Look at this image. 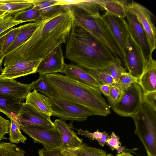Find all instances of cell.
I'll return each mask as SVG.
<instances>
[{
    "instance_id": "cell-41",
    "label": "cell",
    "mask_w": 156,
    "mask_h": 156,
    "mask_svg": "<svg viewBox=\"0 0 156 156\" xmlns=\"http://www.w3.org/2000/svg\"><path fill=\"white\" fill-rule=\"evenodd\" d=\"M156 90L146 93L143 92L142 101L156 111Z\"/></svg>"
},
{
    "instance_id": "cell-14",
    "label": "cell",
    "mask_w": 156,
    "mask_h": 156,
    "mask_svg": "<svg viewBox=\"0 0 156 156\" xmlns=\"http://www.w3.org/2000/svg\"><path fill=\"white\" fill-rule=\"evenodd\" d=\"M65 64L60 45L42 59L38 67L37 72L39 73V77L49 74L63 73Z\"/></svg>"
},
{
    "instance_id": "cell-47",
    "label": "cell",
    "mask_w": 156,
    "mask_h": 156,
    "mask_svg": "<svg viewBox=\"0 0 156 156\" xmlns=\"http://www.w3.org/2000/svg\"><path fill=\"white\" fill-rule=\"evenodd\" d=\"M113 156V155H112L111 154H106V155H103V156Z\"/></svg>"
},
{
    "instance_id": "cell-15",
    "label": "cell",
    "mask_w": 156,
    "mask_h": 156,
    "mask_svg": "<svg viewBox=\"0 0 156 156\" xmlns=\"http://www.w3.org/2000/svg\"><path fill=\"white\" fill-rule=\"evenodd\" d=\"M102 16L123 57L125 55L126 21L124 19H119L106 12Z\"/></svg>"
},
{
    "instance_id": "cell-4",
    "label": "cell",
    "mask_w": 156,
    "mask_h": 156,
    "mask_svg": "<svg viewBox=\"0 0 156 156\" xmlns=\"http://www.w3.org/2000/svg\"><path fill=\"white\" fill-rule=\"evenodd\" d=\"M134 133L143 144L148 156H156V111L143 102L132 116Z\"/></svg>"
},
{
    "instance_id": "cell-3",
    "label": "cell",
    "mask_w": 156,
    "mask_h": 156,
    "mask_svg": "<svg viewBox=\"0 0 156 156\" xmlns=\"http://www.w3.org/2000/svg\"><path fill=\"white\" fill-rule=\"evenodd\" d=\"M53 92L52 97L80 105L94 115L107 116L110 107L98 89L58 73L44 76Z\"/></svg>"
},
{
    "instance_id": "cell-22",
    "label": "cell",
    "mask_w": 156,
    "mask_h": 156,
    "mask_svg": "<svg viewBox=\"0 0 156 156\" xmlns=\"http://www.w3.org/2000/svg\"><path fill=\"white\" fill-rule=\"evenodd\" d=\"M42 21L30 23L20 26V29L15 39L4 54V57L27 41L32 35Z\"/></svg>"
},
{
    "instance_id": "cell-33",
    "label": "cell",
    "mask_w": 156,
    "mask_h": 156,
    "mask_svg": "<svg viewBox=\"0 0 156 156\" xmlns=\"http://www.w3.org/2000/svg\"><path fill=\"white\" fill-rule=\"evenodd\" d=\"M104 70L113 78L115 83L118 82L122 74L126 71L118 57H116L114 62Z\"/></svg>"
},
{
    "instance_id": "cell-30",
    "label": "cell",
    "mask_w": 156,
    "mask_h": 156,
    "mask_svg": "<svg viewBox=\"0 0 156 156\" xmlns=\"http://www.w3.org/2000/svg\"><path fill=\"white\" fill-rule=\"evenodd\" d=\"M75 129L77 131L78 134L85 136L90 140L97 141L102 147H103L106 144L107 140L110 137L106 132H99L98 129L93 133H91L87 130L84 131L81 129Z\"/></svg>"
},
{
    "instance_id": "cell-44",
    "label": "cell",
    "mask_w": 156,
    "mask_h": 156,
    "mask_svg": "<svg viewBox=\"0 0 156 156\" xmlns=\"http://www.w3.org/2000/svg\"><path fill=\"white\" fill-rule=\"evenodd\" d=\"M110 85L107 84H101L98 89L101 93L107 98L109 96Z\"/></svg>"
},
{
    "instance_id": "cell-45",
    "label": "cell",
    "mask_w": 156,
    "mask_h": 156,
    "mask_svg": "<svg viewBox=\"0 0 156 156\" xmlns=\"http://www.w3.org/2000/svg\"><path fill=\"white\" fill-rule=\"evenodd\" d=\"M116 156H133L128 152H124L122 153L117 154Z\"/></svg>"
},
{
    "instance_id": "cell-25",
    "label": "cell",
    "mask_w": 156,
    "mask_h": 156,
    "mask_svg": "<svg viewBox=\"0 0 156 156\" xmlns=\"http://www.w3.org/2000/svg\"><path fill=\"white\" fill-rule=\"evenodd\" d=\"M33 5L32 0H0V11L14 16L31 8Z\"/></svg>"
},
{
    "instance_id": "cell-21",
    "label": "cell",
    "mask_w": 156,
    "mask_h": 156,
    "mask_svg": "<svg viewBox=\"0 0 156 156\" xmlns=\"http://www.w3.org/2000/svg\"><path fill=\"white\" fill-rule=\"evenodd\" d=\"M25 102L37 111L50 116H52L51 101L49 97L35 90L29 92Z\"/></svg>"
},
{
    "instance_id": "cell-17",
    "label": "cell",
    "mask_w": 156,
    "mask_h": 156,
    "mask_svg": "<svg viewBox=\"0 0 156 156\" xmlns=\"http://www.w3.org/2000/svg\"><path fill=\"white\" fill-rule=\"evenodd\" d=\"M54 123L59 132L62 147L73 150L78 148L83 143L82 139L77 136L65 121L56 119Z\"/></svg>"
},
{
    "instance_id": "cell-35",
    "label": "cell",
    "mask_w": 156,
    "mask_h": 156,
    "mask_svg": "<svg viewBox=\"0 0 156 156\" xmlns=\"http://www.w3.org/2000/svg\"><path fill=\"white\" fill-rule=\"evenodd\" d=\"M23 23L15 20L13 16L6 13L0 17V34L14 26Z\"/></svg>"
},
{
    "instance_id": "cell-46",
    "label": "cell",
    "mask_w": 156,
    "mask_h": 156,
    "mask_svg": "<svg viewBox=\"0 0 156 156\" xmlns=\"http://www.w3.org/2000/svg\"><path fill=\"white\" fill-rule=\"evenodd\" d=\"M7 13V12H6L0 11V17L3 16Z\"/></svg>"
},
{
    "instance_id": "cell-16",
    "label": "cell",
    "mask_w": 156,
    "mask_h": 156,
    "mask_svg": "<svg viewBox=\"0 0 156 156\" xmlns=\"http://www.w3.org/2000/svg\"><path fill=\"white\" fill-rule=\"evenodd\" d=\"M32 90L31 84L21 83L13 79L0 77V95L14 97L23 101Z\"/></svg>"
},
{
    "instance_id": "cell-31",
    "label": "cell",
    "mask_w": 156,
    "mask_h": 156,
    "mask_svg": "<svg viewBox=\"0 0 156 156\" xmlns=\"http://www.w3.org/2000/svg\"><path fill=\"white\" fill-rule=\"evenodd\" d=\"M72 151L76 156H102L106 154L103 150L89 146L83 143L78 148Z\"/></svg>"
},
{
    "instance_id": "cell-28",
    "label": "cell",
    "mask_w": 156,
    "mask_h": 156,
    "mask_svg": "<svg viewBox=\"0 0 156 156\" xmlns=\"http://www.w3.org/2000/svg\"><path fill=\"white\" fill-rule=\"evenodd\" d=\"M10 119L9 128V140L12 143H24L27 138L21 133L20 126L17 121L13 118Z\"/></svg>"
},
{
    "instance_id": "cell-18",
    "label": "cell",
    "mask_w": 156,
    "mask_h": 156,
    "mask_svg": "<svg viewBox=\"0 0 156 156\" xmlns=\"http://www.w3.org/2000/svg\"><path fill=\"white\" fill-rule=\"evenodd\" d=\"M156 61L151 56L147 60L144 71L137 83L143 92L156 90Z\"/></svg>"
},
{
    "instance_id": "cell-40",
    "label": "cell",
    "mask_w": 156,
    "mask_h": 156,
    "mask_svg": "<svg viewBox=\"0 0 156 156\" xmlns=\"http://www.w3.org/2000/svg\"><path fill=\"white\" fill-rule=\"evenodd\" d=\"M20 28V26L11 28L9 30L5 35L4 42L3 48V54L14 41Z\"/></svg>"
},
{
    "instance_id": "cell-7",
    "label": "cell",
    "mask_w": 156,
    "mask_h": 156,
    "mask_svg": "<svg viewBox=\"0 0 156 156\" xmlns=\"http://www.w3.org/2000/svg\"><path fill=\"white\" fill-rule=\"evenodd\" d=\"M49 98L51 101L52 116L58 117L63 121L82 122L89 116L94 115L89 110L80 105Z\"/></svg>"
},
{
    "instance_id": "cell-19",
    "label": "cell",
    "mask_w": 156,
    "mask_h": 156,
    "mask_svg": "<svg viewBox=\"0 0 156 156\" xmlns=\"http://www.w3.org/2000/svg\"><path fill=\"white\" fill-rule=\"evenodd\" d=\"M63 73L68 77L98 89L101 84L88 71L77 65L65 64Z\"/></svg>"
},
{
    "instance_id": "cell-26",
    "label": "cell",
    "mask_w": 156,
    "mask_h": 156,
    "mask_svg": "<svg viewBox=\"0 0 156 156\" xmlns=\"http://www.w3.org/2000/svg\"><path fill=\"white\" fill-rule=\"evenodd\" d=\"M33 7L47 18L58 12L63 6L57 5V0H32Z\"/></svg>"
},
{
    "instance_id": "cell-13",
    "label": "cell",
    "mask_w": 156,
    "mask_h": 156,
    "mask_svg": "<svg viewBox=\"0 0 156 156\" xmlns=\"http://www.w3.org/2000/svg\"><path fill=\"white\" fill-rule=\"evenodd\" d=\"M126 23L130 33L140 47L147 61L151 54L149 44L145 31L136 16L126 10Z\"/></svg>"
},
{
    "instance_id": "cell-8",
    "label": "cell",
    "mask_w": 156,
    "mask_h": 156,
    "mask_svg": "<svg viewBox=\"0 0 156 156\" xmlns=\"http://www.w3.org/2000/svg\"><path fill=\"white\" fill-rule=\"evenodd\" d=\"M143 91L139 84H132L123 90L117 103L112 107L116 114L123 117H130L137 112L142 101Z\"/></svg>"
},
{
    "instance_id": "cell-11",
    "label": "cell",
    "mask_w": 156,
    "mask_h": 156,
    "mask_svg": "<svg viewBox=\"0 0 156 156\" xmlns=\"http://www.w3.org/2000/svg\"><path fill=\"white\" fill-rule=\"evenodd\" d=\"M20 129L32 138L34 143L42 144L45 149L62 147L60 136L56 128L43 129L20 126Z\"/></svg>"
},
{
    "instance_id": "cell-9",
    "label": "cell",
    "mask_w": 156,
    "mask_h": 156,
    "mask_svg": "<svg viewBox=\"0 0 156 156\" xmlns=\"http://www.w3.org/2000/svg\"><path fill=\"white\" fill-rule=\"evenodd\" d=\"M16 120L21 126L39 129L55 128L51 116L40 112L30 105L22 102Z\"/></svg>"
},
{
    "instance_id": "cell-12",
    "label": "cell",
    "mask_w": 156,
    "mask_h": 156,
    "mask_svg": "<svg viewBox=\"0 0 156 156\" xmlns=\"http://www.w3.org/2000/svg\"><path fill=\"white\" fill-rule=\"evenodd\" d=\"M42 60L21 59L16 61L4 67L0 77L14 79L35 73Z\"/></svg>"
},
{
    "instance_id": "cell-1",
    "label": "cell",
    "mask_w": 156,
    "mask_h": 156,
    "mask_svg": "<svg viewBox=\"0 0 156 156\" xmlns=\"http://www.w3.org/2000/svg\"><path fill=\"white\" fill-rule=\"evenodd\" d=\"M42 20L30 37L5 57L4 67L21 59H43L57 47L65 44L73 21L67 6Z\"/></svg>"
},
{
    "instance_id": "cell-29",
    "label": "cell",
    "mask_w": 156,
    "mask_h": 156,
    "mask_svg": "<svg viewBox=\"0 0 156 156\" xmlns=\"http://www.w3.org/2000/svg\"><path fill=\"white\" fill-rule=\"evenodd\" d=\"M25 151L16 144L10 143H0V156H25Z\"/></svg>"
},
{
    "instance_id": "cell-20",
    "label": "cell",
    "mask_w": 156,
    "mask_h": 156,
    "mask_svg": "<svg viewBox=\"0 0 156 156\" xmlns=\"http://www.w3.org/2000/svg\"><path fill=\"white\" fill-rule=\"evenodd\" d=\"M57 1V5L74 7L81 10L87 16L90 18H93L102 16L99 12L100 6L96 0Z\"/></svg>"
},
{
    "instance_id": "cell-34",
    "label": "cell",
    "mask_w": 156,
    "mask_h": 156,
    "mask_svg": "<svg viewBox=\"0 0 156 156\" xmlns=\"http://www.w3.org/2000/svg\"><path fill=\"white\" fill-rule=\"evenodd\" d=\"M38 153L39 156H76L73 151L62 147L51 149H41Z\"/></svg>"
},
{
    "instance_id": "cell-39",
    "label": "cell",
    "mask_w": 156,
    "mask_h": 156,
    "mask_svg": "<svg viewBox=\"0 0 156 156\" xmlns=\"http://www.w3.org/2000/svg\"><path fill=\"white\" fill-rule=\"evenodd\" d=\"M139 79V78L134 77L129 72L125 71L122 74L119 81L117 83L124 90L128 87L133 83H138Z\"/></svg>"
},
{
    "instance_id": "cell-24",
    "label": "cell",
    "mask_w": 156,
    "mask_h": 156,
    "mask_svg": "<svg viewBox=\"0 0 156 156\" xmlns=\"http://www.w3.org/2000/svg\"><path fill=\"white\" fill-rule=\"evenodd\" d=\"M21 104V101L14 97L0 95V111L10 119H16Z\"/></svg>"
},
{
    "instance_id": "cell-32",
    "label": "cell",
    "mask_w": 156,
    "mask_h": 156,
    "mask_svg": "<svg viewBox=\"0 0 156 156\" xmlns=\"http://www.w3.org/2000/svg\"><path fill=\"white\" fill-rule=\"evenodd\" d=\"M30 84L32 90L41 92L49 97H53V91L44 76L39 77L37 80L33 81Z\"/></svg>"
},
{
    "instance_id": "cell-37",
    "label": "cell",
    "mask_w": 156,
    "mask_h": 156,
    "mask_svg": "<svg viewBox=\"0 0 156 156\" xmlns=\"http://www.w3.org/2000/svg\"><path fill=\"white\" fill-rule=\"evenodd\" d=\"M123 90L117 83L111 85L109 96L107 98L111 107L115 106L118 102L122 96Z\"/></svg>"
},
{
    "instance_id": "cell-10",
    "label": "cell",
    "mask_w": 156,
    "mask_h": 156,
    "mask_svg": "<svg viewBox=\"0 0 156 156\" xmlns=\"http://www.w3.org/2000/svg\"><path fill=\"white\" fill-rule=\"evenodd\" d=\"M126 10L134 14L141 23L146 33L152 55L156 48V28L152 20V13L140 4L134 1L128 2Z\"/></svg>"
},
{
    "instance_id": "cell-27",
    "label": "cell",
    "mask_w": 156,
    "mask_h": 156,
    "mask_svg": "<svg viewBox=\"0 0 156 156\" xmlns=\"http://www.w3.org/2000/svg\"><path fill=\"white\" fill-rule=\"evenodd\" d=\"M14 19L23 23L41 21L46 18L37 9L33 7L20 12L13 16Z\"/></svg>"
},
{
    "instance_id": "cell-23",
    "label": "cell",
    "mask_w": 156,
    "mask_h": 156,
    "mask_svg": "<svg viewBox=\"0 0 156 156\" xmlns=\"http://www.w3.org/2000/svg\"><path fill=\"white\" fill-rule=\"evenodd\" d=\"M100 9L106 12L119 19L126 17V7L128 3L126 0H96Z\"/></svg>"
},
{
    "instance_id": "cell-43",
    "label": "cell",
    "mask_w": 156,
    "mask_h": 156,
    "mask_svg": "<svg viewBox=\"0 0 156 156\" xmlns=\"http://www.w3.org/2000/svg\"><path fill=\"white\" fill-rule=\"evenodd\" d=\"M9 30L0 34V71L1 72L3 69L2 67V65L4 58L3 51L4 42L5 35Z\"/></svg>"
},
{
    "instance_id": "cell-2",
    "label": "cell",
    "mask_w": 156,
    "mask_h": 156,
    "mask_svg": "<svg viewBox=\"0 0 156 156\" xmlns=\"http://www.w3.org/2000/svg\"><path fill=\"white\" fill-rule=\"evenodd\" d=\"M65 44L66 57L88 70H104L115 60L107 47L73 20Z\"/></svg>"
},
{
    "instance_id": "cell-5",
    "label": "cell",
    "mask_w": 156,
    "mask_h": 156,
    "mask_svg": "<svg viewBox=\"0 0 156 156\" xmlns=\"http://www.w3.org/2000/svg\"><path fill=\"white\" fill-rule=\"evenodd\" d=\"M71 12L73 20L77 25L102 43L115 57H119L123 60L122 55L102 16L90 18L75 7L71 9Z\"/></svg>"
},
{
    "instance_id": "cell-6",
    "label": "cell",
    "mask_w": 156,
    "mask_h": 156,
    "mask_svg": "<svg viewBox=\"0 0 156 156\" xmlns=\"http://www.w3.org/2000/svg\"><path fill=\"white\" fill-rule=\"evenodd\" d=\"M126 34L124 44V64L129 73L139 78L144 69L147 61L140 47L132 37L126 23Z\"/></svg>"
},
{
    "instance_id": "cell-48",
    "label": "cell",
    "mask_w": 156,
    "mask_h": 156,
    "mask_svg": "<svg viewBox=\"0 0 156 156\" xmlns=\"http://www.w3.org/2000/svg\"></svg>"
},
{
    "instance_id": "cell-36",
    "label": "cell",
    "mask_w": 156,
    "mask_h": 156,
    "mask_svg": "<svg viewBox=\"0 0 156 156\" xmlns=\"http://www.w3.org/2000/svg\"><path fill=\"white\" fill-rule=\"evenodd\" d=\"M87 71L101 84L111 85L115 83L113 78L104 70L88 69Z\"/></svg>"
},
{
    "instance_id": "cell-38",
    "label": "cell",
    "mask_w": 156,
    "mask_h": 156,
    "mask_svg": "<svg viewBox=\"0 0 156 156\" xmlns=\"http://www.w3.org/2000/svg\"><path fill=\"white\" fill-rule=\"evenodd\" d=\"M119 137L112 132L110 137L106 141L107 144L112 151L114 149L117 151L118 154L125 152L129 150L122 146L119 141Z\"/></svg>"
},
{
    "instance_id": "cell-42",
    "label": "cell",
    "mask_w": 156,
    "mask_h": 156,
    "mask_svg": "<svg viewBox=\"0 0 156 156\" xmlns=\"http://www.w3.org/2000/svg\"><path fill=\"white\" fill-rule=\"evenodd\" d=\"M10 122L0 115V140L3 139L5 135L9 133Z\"/></svg>"
}]
</instances>
